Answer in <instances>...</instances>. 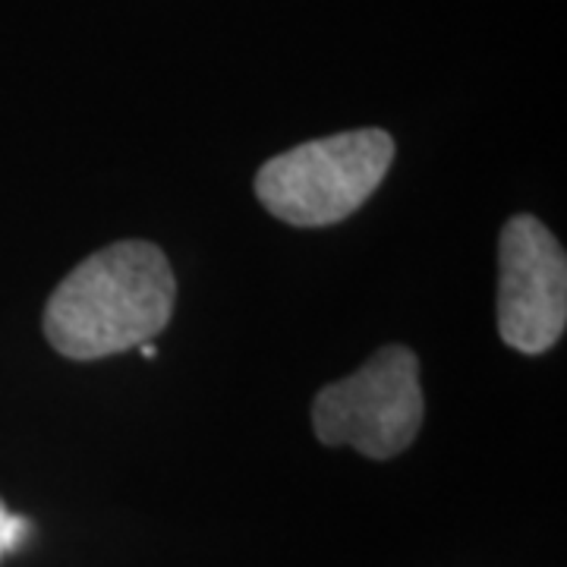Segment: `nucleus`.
Segmentation results:
<instances>
[{
    "instance_id": "1",
    "label": "nucleus",
    "mask_w": 567,
    "mask_h": 567,
    "mask_svg": "<svg viewBox=\"0 0 567 567\" xmlns=\"http://www.w3.org/2000/svg\"><path fill=\"white\" fill-rule=\"evenodd\" d=\"M177 278L162 246L121 240L92 252L44 306V338L66 360H102L152 344L171 324Z\"/></svg>"
},
{
    "instance_id": "2",
    "label": "nucleus",
    "mask_w": 567,
    "mask_h": 567,
    "mask_svg": "<svg viewBox=\"0 0 567 567\" xmlns=\"http://www.w3.org/2000/svg\"><path fill=\"white\" fill-rule=\"evenodd\" d=\"M394 140L379 126L293 145L256 174V196L290 227H331L360 212L385 183Z\"/></svg>"
},
{
    "instance_id": "3",
    "label": "nucleus",
    "mask_w": 567,
    "mask_h": 567,
    "mask_svg": "<svg viewBox=\"0 0 567 567\" xmlns=\"http://www.w3.org/2000/svg\"><path fill=\"white\" fill-rule=\"evenodd\" d=\"M425 416L420 357L404 344L375 350L357 372L324 385L312 404V429L324 447H353L369 461L404 454Z\"/></svg>"
},
{
    "instance_id": "4",
    "label": "nucleus",
    "mask_w": 567,
    "mask_h": 567,
    "mask_svg": "<svg viewBox=\"0 0 567 567\" xmlns=\"http://www.w3.org/2000/svg\"><path fill=\"white\" fill-rule=\"evenodd\" d=\"M567 328V256L546 224L514 215L498 240V334L511 350L539 357Z\"/></svg>"
},
{
    "instance_id": "5",
    "label": "nucleus",
    "mask_w": 567,
    "mask_h": 567,
    "mask_svg": "<svg viewBox=\"0 0 567 567\" xmlns=\"http://www.w3.org/2000/svg\"><path fill=\"white\" fill-rule=\"evenodd\" d=\"M7 517H10V511H7L3 498H0V558L7 555Z\"/></svg>"
}]
</instances>
